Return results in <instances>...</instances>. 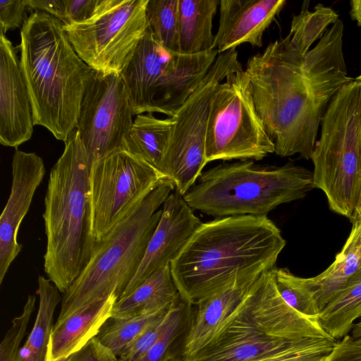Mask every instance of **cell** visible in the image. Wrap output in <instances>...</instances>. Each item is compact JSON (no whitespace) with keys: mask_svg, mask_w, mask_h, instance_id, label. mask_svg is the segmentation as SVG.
Wrapping results in <instances>:
<instances>
[{"mask_svg":"<svg viewBox=\"0 0 361 361\" xmlns=\"http://www.w3.org/2000/svg\"><path fill=\"white\" fill-rule=\"evenodd\" d=\"M286 243L267 215L202 223L170 264L173 282L180 296L196 305L239 277L275 268Z\"/></svg>","mask_w":361,"mask_h":361,"instance_id":"6da1fadb","label":"cell"},{"mask_svg":"<svg viewBox=\"0 0 361 361\" xmlns=\"http://www.w3.org/2000/svg\"><path fill=\"white\" fill-rule=\"evenodd\" d=\"M18 48L34 124L66 142L76 130L94 71L74 50L63 23L42 11H34L27 18Z\"/></svg>","mask_w":361,"mask_h":361,"instance_id":"7a4b0ae2","label":"cell"},{"mask_svg":"<svg viewBox=\"0 0 361 361\" xmlns=\"http://www.w3.org/2000/svg\"><path fill=\"white\" fill-rule=\"evenodd\" d=\"M302 56L289 36L249 58L246 69L257 113L281 157L311 159L326 110L314 97L302 69Z\"/></svg>","mask_w":361,"mask_h":361,"instance_id":"3957f363","label":"cell"},{"mask_svg":"<svg viewBox=\"0 0 361 361\" xmlns=\"http://www.w3.org/2000/svg\"><path fill=\"white\" fill-rule=\"evenodd\" d=\"M50 171L44 197L47 249L44 269L65 293L89 262L95 243L91 233V164L75 130Z\"/></svg>","mask_w":361,"mask_h":361,"instance_id":"277c9868","label":"cell"},{"mask_svg":"<svg viewBox=\"0 0 361 361\" xmlns=\"http://www.w3.org/2000/svg\"><path fill=\"white\" fill-rule=\"evenodd\" d=\"M173 183L168 180L149 193L104 238L95 243L90 259L63 293L54 325L94 302L118 300L133 279L159 221Z\"/></svg>","mask_w":361,"mask_h":361,"instance_id":"5b68a950","label":"cell"},{"mask_svg":"<svg viewBox=\"0 0 361 361\" xmlns=\"http://www.w3.org/2000/svg\"><path fill=\"white\" fill-rule=\"evenodd\" d=\"M183 195L194 209L222 218L267 215L281 204L302 199L314 188L313 172L289 162L255 164L252 160L220 164L202 172Z\"/></svg>","mask_w":361,"mask_h":361,"instance_id":"8992f818","label":"cell"},{"mask_svg":"<svg viewBox=\"0 0 361 361\" xmlns=\"http://www.w3.org/2000/svg\"><path fill=\"white\" fill-rule=\"evenodd\" d=\"M360 120L361 81L355 78L329 103L311 157L314 188L324 192L332 211L349 219L359 191Z\"/></svg>","mask_w":361,"mask_h":361,"instance_id":"52a82bcc","label":"cell"},{"mask_svg":"<svg viewBox=\"0 0 361 361\" xmlns=\"http://www.w3.org/2000/svg\"><path fill=\"white\" fill-rule=\"evenodd\" d=\"M219 53L184 54L163 47L147 28L121 74L133 116L158 112L174 116L197 88Z\"/></svg>","mask_w":361,"mask_h":361,"instance_id":"ba28073f","label":"cell"},{"mask_svg":"<svg viewBox=\"0 0 361 361\" xmlns=\"http://www.w3.org/2000/svg\"><path fill=\"white\" fill-rule=\"evenodd\" d=\"M275 153L257 113L244 70L228 75L212 94L206 135V163L261 160Z\"/></svg>","mask_w":361,"mask_h":361,"instance_id":"9c48e42d","label":"cell"},{"mask_svg":"<svg viewBox=\"0 0 361 361\" xmlns=\"http://www.w3.org/2000/svg\"><path fill=\"white\" fill-rule=\"evenodd\" d=\"M242 70L235 48L219 54L200 85L171 117L164 174L183 196L195 185L207 164L206 135L212 94L228 75Z\"/></svg>","mask_w":361,"mask_h":361,"instance_id":"30bf717a","label":"cell"},{"mask_svg":"<svg viewBox=\"0 0 361 361\" xmlns=\"http://www.w3.org/2000/svg\"><path fill=\"white\" fill-rule=\"evenodd\" d=\"M148 0H101L89 19L63 25L80 58L93 71L121 75L145 35Z\"/></svg>","mask_w":361,"mask_h":361,"instance_id":"8fae6325","label":"cell"},{"mask_svg":"<svg viewBox=\"0 0 361 361\" xmlns=\"http://www.w3.org/2000/svg\"><path fill=\"white\" fill-rule=\"evenodd\" d=\"M166 180L124 150L94 162L89 182L91 233L94 243L104 238L149 193Z\"/></svg>","mask_w":361,"mask_h":361,"instance_id":"7c38bea8","label":"cell"},{"mask_svg":"<svg viewBox=\"0 0 361 361\" xmlns=\"http://www.w3.org/2000/svg\"><path fill=\"white\" fill-rule=\"evenodd\" d=\"M133 116L121 75L94 71L80 105L76 128L91 166L122 149Z\"/></svg>","mask_w":361,"mask_h":361,"instance_id":"4fadbf2b","label":"cell"},{"mask_svg":"<svg viewBox=\"0 0 361 361\" xmlns=\"http://www.w3.org/2000/svg\"><path fill=\"white\" fill-rule=\"evenodd\" d=\"M247 295L212 338L198 351L183 357L184 361H259L285 351L300 339L268 331L254 316Z\"/></svg>","mask_w":361,"mask_h":361,"instance_id":"5bb4252c","label":"cell"},{"mask_svg":"<svg viewBox=\"0 0 361 361\" xmlns=\"http://www.w3.org/2000/svg\"><path fill=\"white\" fill-rule=\"evenodd\" d=\"M202 223L183 196L174 190L163 204L141 264L120 299L130 295L154 272L169 265Z\"/></svg>","mask_w":361,"mask_h":361,"instance_id":"9a60e30c","label":"cell"},{"mask_svg":"<svg viewBox=\"0 0 361 361\" xmlns=\"http://www.w3.org/2000/svg\"><path fill=\"white\" fill-rule=\"evenodd\" d=\"M45 172L44 161L36 153L15 148L11 191L0 216L1 284L10 265L22 250V245L17 240L18 229Z\"/></svg>","mask_w":361,"mask_h":361,"instance_id":"2e32d148","label":"cell"},{"mask_svg":"<svg viewBox=\"0 0 361 361\" xmlns=\"http://www.w3.org/2000/svg\"><path fill=\"white\" fill-rule=\"evenodd\" d=\"M18 49L0 31V142L15 148L30 139L35 126Z\"/></svg>","mask_w":361,"mask_h":361,"instance_id":"e0dca14e","label":"cell"},{"mask_svg":"<svg viewBox=\"0 0 361 361\" xmlns=\"http://www.w3.org/2000/svg\"><path fill=\"white\" fill-rule=\"evenodd\" d=\"M286 3L285 0H221L219 25L212 49L221 54L243 43L261 47L264 31Z\"/></svg>","mask_w":361,"mask_h":361,"instance_id":"ac0fdd59","label":"cell"},{"mask_svg":"<svg viewBox=\"0 0 361 361\" xmlns=\"http://www.w3.org/2000/svg\"><path fill=\"white\" fill-rule=\"evenodd\" d=\"M343 36V23L338 19L303 57L302 69L308 86L325 108L344 85L355 80L347 75Z\"/></svg>","mask_w":361,"mask_h":361,"instance_id":"d6986e66","label":"cell"},{"mask_svg":"<svg viewBox=\"0 0 361 361\" xmlns=\"http://www.w3.org/2000/svg\"><path fill=\"white\" fill-rule=\"evenodd\" d=\"M260 275L239 277L195 305L183 357L198 351L212 338L222 324L238 308Z\"/></svg>","mask_w":361,"mask_h":361,"instance_id":"ffe728a7","label":"cell"},{"mask_svg":"<svg viewBox=\"0 0 361 361\" xmlns=\"http://www.w3.org/2000/svg\"><path fill=\"white\" fill-rule=\"evenodd\" d=\"M115 295L93 302L54 325L51 334L46 361H58L79 350L111 318Z\"/></svg>","mask_w":361,"mask_h":361,"instance_id":"44dd1931","label":"cell"},{"mask_svg":"<svg viewBox=\"0 0 361 361\" xmlns=\"http://www.w3.org/2000/svg\"><path fill=\"white\" fill-rule=\"evenodd\" d=\"M179 293L170 264L151 274L130 295L116 301L110 319L150 314L171 306Z\"/></svg>","mask_w":361,"mask_h":361,"instance_id":"7402d4cb","label":"cell"},{"mask_svg":"<svg viewBox=\"0 0 361 361\" xmlns=\"http://www.w3.org/2000/svg\"><path fill=\"white\" fill-rule=\"evenodd\" d=\"M361 269V224L353 225L350 234L335 261L323 272L303 281L321 310Z\"/></svg>","mask_w":361,"mask_h":361,"instance_id":"603a6c76","label":"cell"},{"mask_svg":"<svg viewBox=\"0 0 361 361\" xmlns=\"http://www.w3.org/2000/svg\"><path fill=\"white\" fill-rule=\"evenodd\" d=\"M172 124L171 117L161 119L153 113L137 115L121 150L146 163L165 177L163 161Z\"/></svg>","mask_w":361,"mask_h":361,"instance_id":"cb8c5ba5","label":"cell"},{"mask_svg":"<svg viewBox=\"0 0 361 361\" xmlns=\"http://www.w3.org/2000/svg\"><path fill=\"white\" fill-rule=\"evenodd\" d=\"M179 52L194 54L213 49V19L218 0H178Z\"/></svg>","mask_w":361,"mask_h":361,"instance_id":"d4e9b609","label":"cell"},{"mask_svg":"<svg viewBox=\"0 0 361 361\" xmlns=\"http://www.w3.org/2000/svg\"><path fill=\"white\" fill-rule=\"evenodd\" d=\"M361 317V269L321 310L318 321L331 338L338 341L350 333Z\"/></svg>","mask_w":361,"mask_h":361,"instance_id":"484cf974","label":"cell"},{"mask_svg":"<svg viewBox=\"0 0 361 361\" xmlns=\"http://www.w3.org/2000/svg\"><path fill=\"white\" fill-rule=\"evenodd\" d=\"M192 306L179 294L171 307V321L166 331L146 353L134 361H165L171 357L183 356L194 316Z\"/></svg>","mask_w":361,"mask_h":361,"instance_id":"4316f807","label":"cell"},{"mask_svg":"<svg viewBox=\"0 0 361 361\" xmlns=\"http://www.w3.org/2000/svg\"><path fill=\"white\" fill-rule=\"evenodd\" d=\"M309 4L310 1H304L300 13L293 16L288 35L291 46L302 56L324 35L329 26L338 20V13L331 7L318 4L313 11H309Z\"/></svg>","mask_w":361,"mask_h":361,"instance_id":"83f0119b","label":"cell"},{"mask_svg":"<svg viewBox=\"0 0 361 361\" xmlns=\"http://www.w3.org/2000/svg\"><path fill=\"white\" fill-rule=\"evenodd\" d=\"M36 293L39 304L35 322L25 344L32 350L39 361H46L48 345L54 328V313L62 298L56 286L42 276L38 277Z\"/></svg>","mask_w":361,"mask_h":361,"instance_id":"f1b7e54d","label":"cell"},{"mask_svg":"<svg viewBox=\"0 0 361 361\" xmlns=\"http://www.w3.org/2000/svg\"><path fill=\"white\" fill-rule=\"evenodd\" d=\"M171 306L150 314L111 319L112 322L107 325L105 324L97 337L102 344L118 357L136 337L164 318Z\"/></svg>","mask_w":361,"mask_h":361,"instance_id":"f546056e","label":"cell"},{"mask_svg":"<svg viewBox=\"0 0 361 361\" xmlns=\"http://www.w3.org/2000/svg\"><path fill=\"white\" fill-rule=\"evenodd\" d=\"M146 16L156 41L168 49L179 52L178 0H148Z\"/></svg>","mask_w":361,"mask_h":361,"instance_id":"4dcf8cb0","label":"cell"},{"mask_svg":"<svg viewBox=\"0 0 361 361\" xmlns=\"http://www.w3.org/2000/svg\"><path fill=\"white\" fill-rule=\"evenodd\" d=\"M275 283L286 303L299 314L318 319L320 311L303 278L293 275L287 269H275Z\"/></svg>","mask_w":361,"mask_h":361,"instance_id":"1f68e13d","label":"cell"},{"mask_svg":"<svg viewBox=\"0 0 361 361\" xmlns=\"http://www.w3.org/2000/svg\"><path fill=\"white\" fill-rule=\"evenodd\" d=\"M336 342L329 337L302 338L285 351L259 361H325Z\"/></svg>","mask_w":361,"mask_h":361,"instance_id":"d6a6232c","label":"cell"},{"mask_svg":"<svg viewBox=\"0 0 361 361\" xmlns=\"http://www.w3.org/2000/svg\"><path fill=\"white\" fill-rule=\"evenodd\" d=\"M36 297L28 295L23 312L12 321V326L0 344V361H16L20 343L25 334L30 317L35 310Z\"/></svg>","mask_w":361,"mask_h":361,"instance_id":"836d02e7","label":"cell"},{"mask_svg":"<svg viewBox=\"0 0 361 361\" xmlns=\"http://www.w3.org/2000/svg\"><path fill=\"white\" fill-rule=\"evenodd\" d=\"M171 307L164 318L136 337L119 355L118 360L134 361L146 353L167 329L171 321Z\"/></svg>","mask_w":361,"mask_h":361,"instance_id":"e575fe53","label":"cell"},{"mask_svg":"<svg viewBox=\"0 0 361 361\" xmlns=\"http://www.w3.org/2000/svg\"><path fill=\"white\" fill-rule=\"evenodd\" d=\"M101 0H58L59 16L63 25L85 21L94 13Z\"/></svg>","mask_w":361,"mask_h":361,"instance_id":"d590c367","label":"cell"},{"mask_svg":"<svg viewBox=\"0 0 361 361\" xmlns=\"http://www.w3.org/2000/svg\"><path fill=\"white\" fill-rule=\"evenodd\" d=\"M27 0L0 1V31L4 34L22 27L27 19Z\"/></svg>","mask_w":361,"mask_h":361,"instance_id":"8d00e7d4","label":"cell"},{"mask_svg":"<svg viewBox=\"0 0 361 361\" xmlns=\"http://www.w3.org/2000/svg\"><path fill=\"white\" fill-rule=\"evenodd\" d=\"M325 361H361V336L349 334L336 341Z\"/></svg>","mask_w":361,"mask_h":361,"instance_id":"74e56055","label":"cell"},{"mask_svg":"<svg viewBox=\"0 0 361 361\" xmlns=\"http://www.w3.org/2000/svg\"><path fill=\"white\" fill-rule=\"evenodd\" d=\"M66 361H118V357L95 336L79 350L67 357Z\"/></svg>","mask_w":361,"mask_h":361,"instance_id":"f35d334b","label":"cell"},{"mask_svg":"<svg viewBox=\"0 0 361 361\" xmlns=\"http://www.w3.org/2000/svg\"><path fill=\"white\" fill-rule=\"evenodd\" d=\"M355 79L361 81V74L359 76H357ZM359 149L360 158V185L356 207L351 218L350 219L353 225L361 223V120L359 133Z\"/></svg>","mask_w":361,"mask_h":361,"instance_id":"ab89813d","label":"cell"},{"mask_svg":"<svg viewBox=\"0 0 361 361\" xmlns=\"http://www.w3.org/2000/svg\"><path fill=\"white\" fill-rule=\"evenodd\" d=\"M16 361H39L32 350L24 343L20 348Z\"/></svg>","mask_w":361,"mask_h":361,"instance_id":"60d3db41","label":"cell"},{"mask_svg":"<svg viewBox=\"0 0 361 361\" xmlns=\"http://www.w3.org/2000/svg\"><path fill=\"white\" fill-rule=\"evenodd\" d=\"M350 5L351 18L357 22L358 26L361 27V0H352L350 1Z\"/></svg>","mask_w":361,"mask_h":361,"instance_id":"b9f144b4","label":"cell"},{"mask_svg":"<svg viewBox=\"0 0 361 361\" xmlns=\"http://www.w3.org/2000/svg\"><path fill=\"white\" fill-rule=\"evenodd\" d=\"M350 335L353 337L361 336V317L353 324Z\"/></svg>","mask_w":361,"mask_h":361,"instance_id":"7bdbcfd3","label":"cell"},{"mask_svg":"<svg viewBox=\"0 0 361 361\" xmlns=\"http://www.w3.org/2000/svg\"><path fill=\"white\" fill-rule=\"evenodd\" d=\"M165 361H184L182 356H173L168 358Z\"/></svg>","mask_w":361,"mask_h":361,"instance_id":"ee69618b","label":"cell"},{"mask_svg":"<svg viewBox=\"0 0 361 361\" xmlns=\"http://www.w3.org/2000/svg\"><path fill=\"white\" fill-rule=\"evenodd\" d=\"M66 358L67 357H63V358L59 360L58 361H66Z\"/></svg>","mask_w":361,"mask_h":361,"instance_id":"f6af8a7d","label":"cell"}]
</instances>
